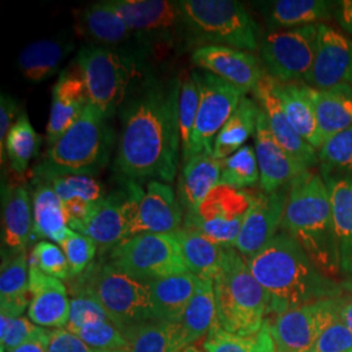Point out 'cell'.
Segmentation results:
<instances>
[{
    "label": "cell",
    "instance_id": "cell-41",
    "mask_svg": "<svg viewBox=\"0 0 352 352\" xmlns=\"http://www.w3.org/2000/svg\"><path fill=\"white\" fill-rule=\"evenodd\" d=\"M38 146L39 136L32 126L28 113H20L6 141L7 158L16 174H25L30 161L37 154Z\"/></svg>",
    "mask_w": 352,
    "mask_h": 352
},
{
    "label": "cell",
    "instance_id": "cell-21",
    "mask_svg": "<svg viewBox=\"0 0 352 352\" xmlns=\"http://www.w3.org/2000/svg\"><path fill=\"white\" fill-rule=\"evenodd\" d=\"M184 221V210L168 184L151 180L140 202L129 238L140 234H174Z\"/></svg>",
    "mask_w": 352,
    "mask_h": 352
},
{
    "label": "cell",
    "instance_id": "cell-3",
    "mask_svg": "<svg viewBox=\"0 0 352 352\" xmlns=\"http://www.w3.org/2000/svg\"><path fill=\"white\" fill-rule=\"evenodd\" d=\"M280 228L302 245L327 277H340L342 267L333 209L321 173L309 170L289 184V201Z\"/></svg>",
    "mask_w": 352,
    "mask_h": 352
},
{
    "label": "cell",
    "instance_id": "cell-29",
    "mask_svg": "<svg viewBox=\"0 0 352 352\" xmlns=\"http://www.w3.org/2000/svg\"><path fill=\"white\" fill-rule=\"evenodd\" d=\"M321 175L325 180L331 202L342 273L352 276V177Z\"/></svg>",
    "mask_w": 352,
    "mask_h": 352
},
{
    "label": "cell",
    "instance_id": "cell-23",
    "mask_svg": "<svg viewBox=\"0 0 352 352\" xmlns=\"http://www.w3.org/2000/svg\"><path fill=\"white\" fill-rule=\"evenodd\" d=\"M30 304L28 316L33 324L41 327L62 329L69 318L71 300L60 279L50 277L38 267L29 266Z\"/></svg>",
    "mask_w": 352,
    "mask_h": 352
},
{
    "label": "cell",
    "instance_id": "cell-57",
    "mask_svg": "<svg viewBox=\"0 0 352 352\" xmlns=\"http://www.w3.org/2000/svg\"><path fill=\"white\" fill-rule=\"evenodd\" d=\"M182 352H202L199 347H196L195 344H190V346H187L184 350Z\"/></svg>",
    "mask_w": 352,
    "mask_h": 352
},
{
    "label": "cell",
    "instance_id": "cell-42",
    "mask_svg": "<svg viewBox=\"0 0 352 352\" xmlns=\"http://www.w3.org/2000/svg\"><path fill=\"white\" fill-rule=\"evenodd\" d=\"M260 182V168L256 151L251 145L241 149L222 161L221 183L232 188L243 190L253 187Z\"/></svg>",
    "mask_w": 352,
    "mask_h": 352
},
{
    "label": "cell",
    "instance_id": "cell-13",
    "mask_svg": "<svg viewBox=\"0 0 352 352\" xmlns=\"http://www.w3.org/2000/svg\"><path fill=\"white\" fill-rule=\"evenodd\" d=\"M144 190L136 182L126 180L124 187L107 193L97 202L88 219L76 230L94 240L103 251L113 250L129 238Z\"/></svg>",
    "mask_w": 352,
    "mask_h": 352
},
{
    "label": "cell",
    "instance_id": "cell-2",
    "mask_svg": "<svg viewBox=\"0 0 352 352\" xmlns=\"http://www.w3.org/2000/svg\"><path fill=\"white\" fill-rule=\"evenodd\" d=\"M247 263L270 296L269 314L276 316L305 304L340 298L343 291L340 283L327 277L286 231L278 232Z\"/></svg>",
    "mask_w": 352,
    "mask_h": 352
},
{
    "label": "cell",
    "instance_id": "cell-11",
    "mask_svg": "<svg viewBox=\"0 0 352 352\" xmlns=\"http://www.w3.org/2000/svg\"><path fill=\"white\" fill-rule=\"evenodd\" d=\"M253 193L218 184L200 206L184 214L183 227L200 232L222 247H234L239 236Z\"/></svg>",
    "mask_w": 352,
    "mask_h": 352
},
{
    "label": "cell",
    "instance_id": "cell-5",
    "mask_svg": "<svg viewBox=\"0 0 352 352\" xmlns=\"http://www.w3.org/2000/svg\"><path fill=\"white\" fill-rule=\"evenodd\" d=\"M184 36L200 46L238 50L260 49V30L251 14L234 0H180Z\"/></svg>",
    "mask_w": 352,
    "mask_h": 352
},
{
    "label": "cell",
    "instance_id": "cell-39",
    "mask_svg": "<svg viewBox=\"0 0 352 352\" xmlns=\"http://www.w3.org/2000/svg\"><path fill=\"white\" fill-rule=\"evenodd\" d=\"M34 174L38 180H43L50 184L62 202L84 200L90 204H96L101 201L107 195L101 183L93 176L56 173L43 168L42 166H38Z\"/></svg>",
    "mask_w": 352,
    "mask_h": 352
},
{
    "label": "cell",
    "instance_id": "cell-12",
    "mask_svg": "<svg viewBox=\"0 0 352 352\" xmlns=\"http://www.w3.org/2000/svg\"><path fill=\"white\" fill-rule=\"evenodd\" d=\"M192 76L199 87L200 102L192 136L190 157L202 153L213 155L214 141L245 94L210 72L196 69Z\"/></svg>",
    "mask_w": 352,
    "mask_h": 352
},
{
    "label": "cell",
    "instance_id": "cell-52",
    "mask_svg": "<svg viewBox=\"0 0 352 352\" xmlns=\"http://www.w3.org/2000/svg\"><path fill=\"white\" fill-rule=\"evenodd\" d=\"M19 106L10 94L1 93L0 96V161L1 164L6 162L7 151H6V141L7 136L12 128L13 120H17Z\"/></svg>",
    "mask_w": 352,
    "mask_h": 352
},
{
    "label": "cell",
    "instance_id": "cell-33",
    "mask_svg": "<svg viewBox=\"0 0 352 352\" xmlns=\"http://www.w3.org/2000/svg\"><path fill=\"white\" fill-rule=\"evenodd\" d=\"M33 192V236L62 244L68 232V219L63 202L54 188L43 180L36 182Z\"/></svg>",
    "mask_w": 352,
    "mask_h": 352
},
{
    "label": "cell",
    "instance_id": "cell-25",
    "mask_svg": "<svg viewBox=\"0 0 352 352\" xmlns=\"http://www.w3.org/2000/svg\"><path fill=\"white\" fill-rule=\"evenodd\" d=\"M222 161L212 154H196L183 161L177 177V200L184 214L195 212L205 197L221 183Z\"/></svg>",
    "mask_w": 352,
    "mask_h": 352
},
{
    "label": "cell",
    "instance_id": "cell-38",
    "mask_svg": "<svg viewBox=\"0 0 352 352\" xmlns=\"http://www.w3.org/2000/svg\"><path fill=\"white\" fill-rule=\"evenodd\" d=\"M217 322V299L214 280L204 279L182 317L180 330L186 346L208 336Z\"/></svg>",
    "mask_w": 352,
    "mask_h": 352
},
{
    "label": "cell",
    "instance_id": "cell-54",
    "mask_svg": "<svg viewBox=\"0 0 352 352\" xmlns=\"http://www.w3.org/2000/svg\"><path fill=\"white\" fill-rule=\"evenodd\" d=\"M47 337H49V331L46 336L34 338V340H29L24 344H21L20 347L14 349L11 352H46V344H47Z\"/></svg>",
    "mask_w": 352,
    "mask_h": 352
},
{
    "label": "cell",
    "instance_id": "cell-50",
    "mask_svg": "<svg viewBox=\"0 0 352 352\" xmlns=\"http://www.w3.org/2000/svg\"><path fill=\"white\" fill-rule=\"evenodd\" d=\"M309 352H352V334L340 317L327 327Z\"/></svg>",
    "mask_w": 352,
    "mask_h": 352
},
{
    "label": "cell",
    "instance_id": "cell-40",
    "mask_svg": "<svg viewBox=\"0 0 352 352\" xmlns=\"http://www.w3.org/2000/svg\"><path fill=\"white\" fill-rule=\"evenodd\" d=\"M205 352H276L270 325L265 321L264 327L251 336H238L228 333L215 322L204 340Z\"/></svg>",
    "mask_w": 352,
    "mask_h": 352
},
{
    "label": "cell",
    "instance_id": "cell-46",
    "mask_svg": "<svg viewBox=\"0 0 352 352\" xmlns=\"http://www.w3.org/2000/svg\"><path fill=\"white\" fill-rule=\"evenodd\" d=\"M29 266L38 267L41 272L56 279L71 277L69 265L64 252L54 243L39 241L29 256Z\"/></svg>",
    "mask_w": 352,
    "mask_h": 352
},
{
    "label": "cell",
    "instance_id": "cell-56",
    "mask_svg": "<svg viewBox=\"0 0 352 352\" xmlns=\"http://www.w3.org/2000/svg\"><path fill=\"white\" fill-rule=\"evenodd\" d=\"M340 286H342V289L349 291V292L352 295V277L349 278V279H346L344 282H342V283H340Z\"/></svg>",
    "mask_w": 352,
    "mask_h": 352
},
{
    "label": "cell",
    "instance_id": "cell-31",
    "mask_svg": "<svg viewBox=\"0 0 352 352\" xmlns=\"http://www.w3.org/2000/svg\"><path fill=\"white\" fill-rule=\"evenodd\" d=\"M29 257L25 252L3 254L0 273V314L23 317L29 308Z\"/></svg>",
    "mask_w": 352,
    "mask_h": 352
},
{
    "label": "cell",
    "instance_id": "cell-26",
    "mask_svg": "<svg viewBox=\"0 0 352 352\" xmlns=\"http://www.w3.org/2000/svg\"><path fill=\"white\" fill-rule=\"evenodd\" d=\"M201 279L192 273L149 280L153 320L180 322L189 302L200 286Z\"/></svg>",
    "mask_w": 352,
    "mask_h": 352
},
{
    "label": "cell",
    "instance_id": "cell-34",
    "mask_svg": "<svg viewBox=\"0 0 352 352\" xmlns=\"http://www.w3.org/2000/svg\"><path fill=\"white\" fill-rule=\"evenodd\" d=\"M173 235L180 245L189 273L202 280H214L221 269L226 247L218 245L200 232L186 227H180Z\"/></svg>",
    "mask_w": 352,
    "mask_h": 352
},
{
    "label": "cell",
    "instance_id": "cell-7",
    "mask_svg": "<svg viewBox=\"0 0 352 352\" xmlns=\"http://www.w3.org/2000/svg\"><path fill=\"white\" fill-rule=\"evenodd\" d=\"M78 292H87L101 302L111 321L122 331L153 320L148 282L131 277L111 264L89 267Z\"/></svg>",
    "mask_w": 352,
    "mask_h": 352
},
{
    "label": "cell",
    "instance_id": "cell-6",
    "mask_svg": "<svg viewBox=\"0 0 352 352\" xmlns=\"http://www.w3.org/2000/svg\"><path fill=\"white\" fill-rule=\"evenodd\" d=\"M113 142L109 119L89 103L75 124L49 148L39 166L56 173L97 175L110 160Z\"/></svg>",
    "mask_w": 352,
    "mask_h": 352
},
{
    "label": "cell",
    "instance_id": "cell-53",
    "mask_svg": "<svg viewBox=\"0 0 352 352\" xmlns=\"http://www.w3.org/2000/svg\"><path fill=\"white\" fill-rule=\"evenodd\" d=\"M333 19L343 32L352 37V0H338L333 4Z\"/></svg>",
    "mask_w": 352,
    "mask_h": 352
},
{
    "label": "cell",
    "instance_id": "cell-45",
    "mask_svg": "<svg viewBox=\"0 0 352 352\" xmlns=\"http://www.w3.org/2000/svg\"><path fill=\"white\" fill-rule=\"evenodd\" d=\"M47 334V330L39 327L25 317H8L0 315V352H11L29 340Z\"/></svg>",
    "mask_w": 352,
    "mask_h": 352
},
{
    "label": "cell",
    "instance_id": "cell-58",
    "mask_svg": "<svg viewBox=\"0 0 352 352\" xmlns=\"http://www.w3.org/2000/svg\"><path fill=\"white\" fill-rule=\"evenodd\" d=\"M94 352H128V349L123 347V349H113V350H96Z\"/></svg>",
    "mask_w": 352,
    "mask_h": 352
},
{
    "label": "cell",
    "instance_id": "cell-18",
    "mask_svg": "<svg viewBox=\"0 0 352 352\" xmlns=\"http://www.w3.org/2000/svg\"><path fill=\"white\" fill-rule=\"evenodd\" d=\"M192 62L199 69L235 85L244 94L253 91L265 74L261 62L252 52L227 46H197L192 52Z\"/></svg>",
    "mask_w": 352,
    "mask_h": 352
},
{
    "label": "cell",
    "instance_id": "cell-37",
    "mask_svg": "<svg viewBox=\"0 0 352 352\" xmlns=\"http://www.w3.org/2000/svg\"><path fill=\"white\" fill-rule=\"evenodd\" d=\"M260 111L261 109L251 98L244 97L240 101L238 109L227 120L214 141L213 157L215 160L223 161L244 146L245 141L256 133Z\"/></svg>",
    "mask_w": 352,
    "mask_h": 352
},
{
    "label": "cell",
    "instance_id": "cell-15",
    "mask_svg": "<svg viewBox=\"0 0 352 352\" xmlns=\"http://www.w3.org/2000/svg\"><path fill=\"white\" fill-rule=\"evenodd\" d=\"M129 30L148 41H164L184 34L177 1L170 0H109Z\"/></svg>",
    "mask_w": 352,
    "mask_h": 352
},
{
    "label": "cell",
    "instance_id": "cell-8",
    "mask_svg": "<svg viewBox=\"0 0 352 352\" xmlns=\"http://www.w3.org/2000/svg\"><path fill=\"white\" fill-rule=\"evenodd\" d=\"M109 264L144 282L188 272L173 234H140L123 240L110 251Z\"/></svg>",
    "mask_w": 352,
    "mask_h": 352
},
{
    "label": "cell",
    "instance_id": "cell-30",
    "mask_svg": "<svg viewBox=\"0 0 352 352\" xmlns=\"http://www.w3.org/2000/svg\"><path fill=\"white\" fill-rule=\"evenodd\" d=\"M333 4L327 0H277L265 6V17L272 32L320 25L333 19Z\"/></svg>",
    "mask_w": 352,
    "mask_h": 352
},
{
    "label": "cell",
    "instance_id": "cell-24",
    "mask_svg": "<svg viewBox=\"0 0 352 352\" xmlns=\"http://www.w3.org/2000/svg\"><path fill=\"white\" fill-rule=\"evenodd\" d=\"M29 192L23 186L1 184V244L3 254L26 251L33 234V212Z\"/></svg>",
    "mask_w": 352,
    "mask_h": 352
},
{
    "label": "cell",
    "instance_id": "cell-32",
    "mask_svg": "<svg viewBox=\"0 0 352 352\" xmlns=\"http://www.w3.org/2000/svg\"><path fill=\"white\" fill-rule=\"evenodd\" d=\"M312 101L322 142L351 128L352 87L338 85L325 90L312 88Z\"/></svg>",
    "mask_w": 352,
    "mask_h": 352
},
{
    "label": "cell",
    "instance_id": "cell-47",
    "mask_svg": "<svg viewBox=\"0 0 352 352\" xmlns=\"http://www.w3.org/2000/svg\"><path fill=\"white\" fill-rule=\"evenodd\" d=\"M69 265L71 277L82 274L93 263L97 252V244L93 239L69 228V232L60 244Z\"/></svg>",
    "mask_w": 352,
    "mask_h": 352
},
{
    "label": "cell",
    "instance_id": "cell-36",
    "mask_svg": "<svg viewBox=\"0 0 352 352\" xmlns=\"http://www.w3.org/2000/svg\"><path fill=\"white\" fill-rule=\"evenodd\" d=\"M78 28L82 34L107 46L120 45L133 34L109 0L82 10L78 16Z\"/></svg>",
    "mask_w": 352,
    "mask_h": 352
},
{
    "label": "cell",
    "instance_id": "cell-16",
    "mask_svg": "<svg viewBox=\"0 0 352 352\" xmlns=\"http://www.w3.org/2000/svg\"><path fill=\"white\" fill-rule=\"evenodd\" d=\"M289 186L273 193H256L245 214L234 248L243 257L251 258L277 235L289 201Z\"/></svg>",
    "mask_w": 352,
    "mask_h": 352
},
{
    "label": "cell",
    "instance_id": "cell-55",
    "mask_svg": "<svg viewBox=\"0 0 352 352\" xmlns=\"http://www.w3.org/2000/svg\"><path fill=\"white\" fill-rule=\"evenodd\" d=\"M340 318L352 334V302H343L340 308Z\"/></svg>",
    "mask_w": 352,
    "mask_h": 352
},
{
    "label": "cell",
    "instance_id": "cell-44",
    "mask_svg": "<svg viewBox=\"0 0 352 352\" xmlns=\"http://www.w3.org/2000/svg\"><path fill=\"white\" fill-rule=\"evenodd\" d=\"M318 162L321 174L352 177V126L324 142Z\"/></svg>",
    "mask_w": 352,
    "mask_h": 352
},
{
    "label": "cell",
    "instance_id": "cell-20",
    "mask_svg": "<svg viewBox=\"0 0 352 352\" xmlns=\"http://www.w3.org/2000/svg\"><path fill=\"white\" fill-rule=\"evenodd\" d=\"M252 93L266 115L270 131L279 145L308 170L318 166V151L294 129L283 111L276 91V80L265 72L261 81Z\"/></svg>",
    "mask_w": 352,
    "mask_h": 352
},
{
    "label": "cell",
    "instance_id": "cell-9",
    "mask_svg": "<svg viewBox=\"0 0 352 352\" xmlns=\"http://www.w3.org/2000/svg\"><path fill=\"white\" fill-rule=\"evenodd\" d=\"M76 63L87 87L89 103L110 119L126 101L135 64L124 55L104 47L80 50Z\"/></svg>",
    "mask_w": 352,
    "mask_h": 352
},
{
    "label": "cell",
    "instance_id": "cell-10",
    "mask_svg": "<svg viewBox=\"0 0 352 352\" xmlns=\"http://www.w3.org/2000/svg\"><path fill=\"white\" fill-rule=\"evenodd\" d=\"M318 25L269 32L260 42L265 72L278 82H307L315 63Z\"/></svg>",
    "mask_w": 352,
    "mask_h": 352
},
{
    "label": "cell",
    "instance_id": "cell-51",
    "mask_svg": "<svg viewBox=\"0 0 352 352\" xmlns=\"http://www.w3.org/2000/svg\"><path fill=\"white\" fill-rule=\"evenodd\" d=\"M91 347L69 330L56 329L49 331L46 352H94Z\"/></svg>",
    "mask_w": 352,
    "mask_h": 352
},
{
    "label": "cell",
    "instance_id": "cell-14",
    "mask_svg": "<svg viewBox=\"0 0 352 352\" xmlns=\"http://www.w3.org/2000/svg\"><path fill=\"white\" fill-rule=\"evenodd\" d=\"M342 298L324 299L289 309L269 322L276 352H309L320 336L338 317Z\"/></svg>",
    "mask_w": 352,
    "mask_h": 352
},
{
    "label": "cell",
    "instance_id": "cell-1",
    "mask_svg": "<svg viewBox=\"0 0 352 352\" xmlns=\"http://www.w3.org/2000/svg\"><path fill=\"white\" fill-rule=\"evenodd\" d=\"M180 78H148L122 107L116 171L126 180L175 179L182 151Z\"/></svg>",
    "mask_w": 352,
    "mask_h": 352
},
{
    "label": "cell",
    "instance_id": "cell-43",
    "mask_svg": "<svg viewBox=\"0 0 352 352\" xmlns=\"http://www.w3.org/2000/svg\"><path fill=\"white\" fill-rule=\"evenodd\" d=\"M200 93L199 87L192 74H184L180 80V96H179V126L182 140V160L190 158L192 136L196 126V118L199 111Z\"/></svg>",
    "mask_w": 352,
    "mask_h": 352
},
{
    "label": "cell",
    "instance_id": "cell-19",
    "mask_svg": "<svg viewBox=\"0 0 352 352\" xmlns=\"http://www.w3.org/2000/svg\"><path fill=\"white\" fill-rule=\"evenodd\" d=\"M254 146L260 168V186L265 193H273L285 188L298 176L309 171L279 145L270 131L263 110L257 120Z\"/></svg>",
    "mask_w": 352,
    "mask_h": 352
},
{
    "label": "cell",
    "instance_id": "cell-27",
    "mask_svg": "<svg viewBox=\"0 0 352 352\" xmlns=\"http://www.w3.org/2000/svg\"><path fill=\"white\" fill-rule=\"evenodd\" d=\"M75 43L68 36L43 38L28 45L17 58V67L25 80L39 84L56 75Z\"/></svg>",
    "mask_w": 352,
    "mask_h": 352
},
{
    "label": "cell",
    "instance_id": "cell-48",
    "mask_svg": "<svg viewBox=\"0 0 352 352\" xmlns=\"http://www.w3.org/2000/svg\"><path fill=\"white\" fill-rule=\"evenodd\" d=\"M74 334L80 337L93 350H113L126 347L123 331L111 320L89 324L76 330Z\"/></svg>",
    "mask_w": 352,
    "mask_h": 352
},
{
    "label": "cell",
    "instance_id": "cell-22",
    "mask_svg": "<svg viewBox=\"0 0 352 352\" xmlns=\"http://www.w3.org/2000/svg\"><path fill=\"white\" fill-rule=\"evenodd\" d=\"M88 104V91L78 65L63 71L52 88L50 118L46 126L50 146L75 124Z\"/></svg>",
    "mask_w": 352,
    "mask_h": 352
},
{
    "label": "cell",
    "instance_id": "cell-17",
    "mask_svg": "<svg viewBox=\"0 0 352 352\" xmlns=\"http://www.w3.org/2000/svg\"><path fill=\"white\" fill-rule=\"evenodd\" d=\"M305 84L317 90L352 87V37L333 26L320 24L315 63Z\"/></svg>",
    "mask_w": 352,
    "mask_h": 352
},
{
    "label": "cell",
    "instance_id": "cell-28",
    "mask_svg": "<svg viewBox=\"0 0 352 352\" xmlns=\"http://www.w3.org/2000/svg\"><path fill=\"white\" fill-rule=\"evenodd\" d=\"M276 91L291 126L311 146L320 151L324 142L312 101V88L305 82L282 84L276 80Z\"/></svg>",
    "mask_w": 352,
    "mask_h": 352
},
{
    "label": "cell",
    "instance_id": "cell-35",
    "mask_svg": "<svg viewBox=\"0 0 352 352\" xmlns=\"http://www.w3.org/2000/svg\"><path fill=\"white\" fill-rule=\"evenodd\" d=\"M128 352H182L184 344L180 325L161 320H148L123 331Z\"/></svg>",
    "mask_w": 352,
    "mask_h": 352
},
{
    "label": "cell",
    "instance_id": "cell-49",
    "mask_svg": "<svg viewBox=\"0 0 352 352\" xmlns=\"http://www.w3.org/2000/svg\"><path fill=\"white\" fill-rule=\"evenodd\" d=\"M111 320L101 302L87 292H78L71 300L67 329L71 333L89 324Z\"/></svg>",
    "mask_w": 352,
    "mask_h": 352
},
{
    "label": "cell",
    "instance_id": "cell-4",
    "mask_svg": "<svg viewBox=\"0 0 352 352\" xmlns=\"http://www.w3.org/2000/svg\"><path fill=\"white\" fill-rule=\"evenodd\" d=\"M214 289L219 327L238 336H251L263 329L270 296L234 247L225 250Z\"/></svg>",
    "mask_w": 352,
    "mask_h": 352
}]
</instances>
